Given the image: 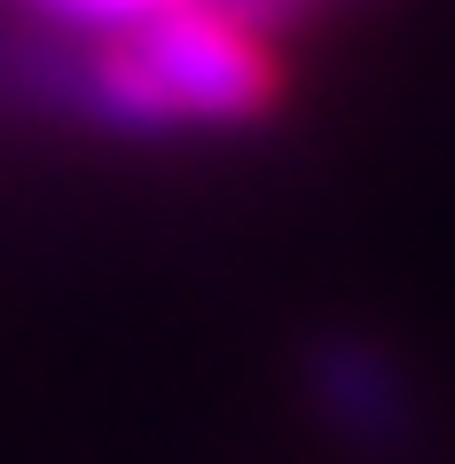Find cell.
<instances>
[{
    "label": "cell",
    "mask_w": 455,
    "mask_h": 464,
    "mask_svg": "<svg viewBox=\"0 0 455 464\" xmlns=\"http://www.w3.org/2000/svg\"><path fill=\"white\" fill-rule=\"evenodd\" d=\"M290 87L283 32L251 24L220 0H181L134 32L87 40L79 63V126L95 134H236L260 126Z\"/></svg>",
    "instance_id": "6da1fadb"
},
{
    "label": "cell",
    "mask_w": 455,
    "mask_h": 464,
    "mask_svg": "<svg viewBox=\"0 0 455 464\" xmlns=\"http://www.w3.org/2000/svg\"><path fill=\"white\" fill-rule=\"evenodd\" d=\"M299 393L361 457H408L424 440V386L377 331H322L299 354Z\"/></svg>",
    "instance_id": "7a4b0ae2"
},
{
    "label": "cell",
    "mask_w": 455,
    "mask_h": 464,
    "mask_svg": "<svg viewBox=\"0 0 455 464\" xmlns=\"http://www.w3.org/2000/svg\"><path fill=\"white\" fill-rule=\"evenodd\" d=\"M79 63H87V40H71V32H55L0 0V111L8 119L79 126Z\"/></svg>",
    "instance_id": "3957f363"
},
{
    "label": "cell",
    "mask_w": 455,
    "mask_h": 464,
    "mask_svg": "<svg viewBox=\"0 0 455 464\" xmlns=\"http://www.w3.org/2000/svg\"><path fill=\"white\" fill-rule=\"evenodd\" d=\"M8 8H24V16L71 32V40H110V32H134V24H149V16L181 8V0H8Z\"/></svg>",
    "instance_id": "277c9868"
},
{
    "label": "cell",
    "mask_w": 455,
    "mask_h": 464,
    "mask_svg": "<svg viewBox=\"0 0 455 464\" xmlns=\"http://www.w3.org/2000/svg\"><path fill=\"white\" fill-rule=\"evenodd\" d=\"M220 8H236V16H251V24L283 32V24H299V16H314V8H330V0H220Z\"/></svg>",
    "instance_id": "5b68a950"
}]
</instances>
